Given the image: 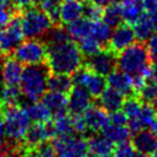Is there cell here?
<instances>
[{
  "label": "cell",
  "instance_id": "52",
  "mask_svg": "<svg viewBox=\"0 0 157 157\" xmlns=\"http://www.w3.org/2000/svg\"><path fill=\"white\" fill-rule=\"evenodd\" d=\"M0 117H1V105H0Z\"/></svg>",
  "mask_w": 157,
  "mask_h": 157
},
{
  "label": "cell",
  "instance_id": "5",
  "mask_svg": "<svg viewBox=\"0 0 157 157\" xmlns=\"http://www.w3.org/2000/svg\"><path fill=\"white\" fill-rule=\"evenodd\" d=\"M20 22L23 36L27 38H42L53 27L46 13L35 4L21 8Z\"/></svg>",
  "mask_w": 157,
  "mask_h": 157
},
{
  "label": "cell",
  "instance_id": "16",
  "mask_svg": "<svg viewBox=\"0 0 157 157\" xmlns=\"http://www.w3.org/2000/svg\"><path fill=\"white\" fill-rule=\"evenodd\" d=\"M88 150L91 157H110L113 155V150L116 144L111 142L108 137L99 134L94 133L87 139Z\"/></svg>",
  "mask_w": 157,
  "mask_h": 157
},
{
  "label": "cell",
  "instance_id": "4",
  "mask_svg": "<svg viewBox=\"0 0 157 157\" xmlns=\"http://www.w3.org/2000/svg\"><path fill=\"white\" fill-rule=\"evenodd\" d=\"M50 71L46 64L25 66L19 82L22 98L28 103L40 101L48 91V78Z\"/></svg>",
  "mask_w": 157,
  "mask_h": 157
},
{
  "label": "cell",
  "instance_id": "3",
  "mask_svg": "<svg viewBox=\"0 0 157 157\" xmlns=\"http://www.w3.org/2000/svg\"><path fill=\"white\" fill-rule=\"evenodd\" d=\"M1 119L8 147H20L31 124L25 106L21 104L1 106Z\"/></svg>",
  "mask_w": 157,
  "mask_h": 157
},
{
  "label": "cell",
  "instance_id": "7",
  "mask_svg": "<svg viewBox=\"0 0 157 157\" xmlns=\"http://www.w3.org/2000/svg\"><path fill=\"white\" fill-rule=\"evenodd\" d=\"M52 147L57 157H91L87 140L78 134L57 135L53 137Z\"/></svg>",
  "mask_w": 157,
  "mask_h": 157
},
{
  "label": "cell",
  "instance_id": "22",
  "mask_svg": "<svg viewBox=\"0 0 157 157\" xmlns=\"http://www.w3.org/2000/svg\"><path fill=\"white\" fill-rule=\"evenodd\" d=\"M119 4L121 7L123 21L127 25H133L142 15V0H119Z\"/></svg>",
  "mask_w": 157,
  "mask_h": 157
},
{
  "label": "cell",
  "instance_id": "26",
  "mask_svg": "<svg viewBox=\"0 0 157 157\" xmlns=\"http://www.w3.org/2000/svg\"><path fill=\"white\" fill-rule=\"evenodd\" d=\"M73 87L72 75L59 73H50L48 78V90L57 91V93L68 94Z\"/></svg>",
  "mask_w": 157,
  "mask_h": 157
},
{
  "label": "cell",
  "instance_id": "6",
  "mask_svg": "<svg viewBox=\"0 0 157 157\" xmlns=\"http://www.w3.org/2000/svg\"><path fill=\"white\" fill-rule=\"evenodd\" d=\"M12 56L22 65H39L46 61V44L40 38H28L21 42Z\"/></svg>",
  "mask_w": 157,
  "mask_h": 157
},
{
  "label": "cell",
  "instance_id": "36",
  "mask_svg": "<svg viewBox=\"0 0 157 157\" xmlns=\"http://www.w3.org/2000/svg\"><path fill=\"white\" fill-rule=\"evenodd\" d=\"M113 157H148L146 155L137 151L135 148L133 147L132 143L124 142L120 144H117L113 150Z\"/></svg>",
  "mask_w": 157,
  "mask_h": 157
},
{
  "label": "cell",
  "instance_id": "24",
  "mask_svg": "<svg viewBox=\"0 0 157 157\" xmlns=\"http://www.w3.org/2000/svg\"><path fill=\"white\" fill-rule=\"evenodd\" d=\"M31 123H50L52 120V113L42 101L30 102L25 106Z\"/></svg>",
  "mask_w": 157,
  "mask_h": 157
},
{
  "label": "cell",
  "instance_id": "40",
  "mask_svg": "<svg viewBox=\"0 0 157 157\" xmlns=\"http://www.w3.org/2000/svg\"><path fill=\"white\" fill-rule=\"evenodd\" d=\"M7 140H6V135H5V131H4V125H2V119L0 117V155L2 152L7 150Z\"/></svg>",
  "mask_w": 157,
  "mask_h": 157
},
{
  "label": "cell",
  "instance_id": "19",
  "mask_svg": "<svg viewBox=\"0 0 157 157\" xmlns=\"http://www.w3.org/2000/svg\"><path fill=\"white\" fill-rule=\"evenodd\" d=\"M106 84H109V87L118 90L119 93H121L125 97L135 95L132 78L120 69H114L113 72L109 74L106 76Z\"/></svg>",
  "mask_w": 157,
  "mask_h": 157
},
{
  "label": "cell",
  "instance_id": "21",
  "mask_svg": "<svg viewBox=\"0 0 157 157\" xmlns=\"http://www.w3.org/2000/svg\"><path fill=\"white\" fill-rule=\"evenodd\" d=\"M124 99H125V96L121 93H119L118 90L111 87H106L98 97V101H99L98 105H101L106 112L111 113L121 109Z\"/></svg>",
  "mask_w": 157,
  "mask_h": 157
},
{
  "label": "cell",
  "instance_id": "1",
  "mask_svg": "<svg viewBox=\"0 0 157 157\" xmlns=\"http://www.w3.org/2000/svg\"><path fill=\"white\" fill-rule=\"evenodd\" d=\"M84 57L73 39L46 44L45 64L50 73L73 75L83 66Z\"/></svg>",
  "mask_w": 157,
  "mask_h": 157
},
{
  "label": "cell",
  "instance_id": "42",
  "mask_svg": "<svg viewBox=\"0 0 157 157\" xmlns=\"http://www.w3.org/2000/svg\"><path fill=\"white\" fill-rule=\"evenodd\" d=\"M0 157H20V154H19V149L17 148H14V149H10V148H7V150L2 152Z\"/></svg>",
  "mask_w": 157,
  "mask_h": 157
},
{
  "label": "cell",
  "instance_id": "30",
  "mask_svg": "<svg viewBox=\"0 0 157 157\" xmlns=\"http://www.w3.org/2000/svg\"><path fill=\"white\" fill-rule=\"evenodd\" d=\"M51 125H52V128H53L54 136L75 134L73 128V123H72V117L68 113L52 118Z\"/></svg>",
  "mask_w": 157,
  "mask_h": 157
},
{
  "label": "cell",
  "instance_id": "45",
  "mask_svg": "<svg viewBox=\"0 0 157 157\" xmlns=\"http://www.w3.org/2000/svg\"><path fill=\"white\" fill-rule=\"evenodd\" d=\"M15 5H17L19 7H25V6L31 5L33 4V0H13Z\"/></svg>",
  "mask_w": 157,
  "mask_h": 157
},
{
  "label": "cell",
  "instance_id": "34",
  "mask_svg": "<svg viewBox=\"0 0 157 157\" xmlns=\"http://www.w3.org/2000/svg\"><path fill=\"white\" fill-rule=\"evenodd\" d=\"M38 6L44 10L46 15L52 21L53 25H59L60 23V6L61 0H43Z\"/></svg>",
  "mask_w": 157,
  "mask_h": 157
},
{
  "label": "cell",
  "instance_id": "41",
  "mask_svg": "<svg viewBox=\"0 0 157 157\" xmlns=\"http://www.w3.org/2000/svg\"><path fill=\"white\" fill-rule=\"evenodd\" d=\"M143 10H146L147 13H152L157 10V0H142Z\"/></svg>",
  "mask_w": 157,
  "mask_h": 157
},
{
  "label": "cell",
  "instance_id": "51",
  "mask_svg": "<svg viewBox=\"0 0 157 157\" xmlns=\"http://www.w3.org/2000/svg\"><path fill=\"white\" fill-rule=\"evenodd\" d=\"M43 0H33V4H35V5H38L39 2H42Z\"/></svg>",
  "mask_w": 157,
  "mask_h": 157
},
{
  "label": "cell",
  "instance_id": "12",
  "mask_svg": "<svg viewBox=\"0 0 157 157\" xmlns=\"http://www.w3.org/2000/svg\"><path fill=\"white\" fill-rule=\"evenodd\" d=\"M135 39H136V37L134 34L133 27L124 22V23H120L114 28V30L111 34V37L109 39L106 48L116 54H118L123 50L128 48L131 44H133L135 42Z\"/></svg>",
  "mask_w": 157,
  "mask_h": 157
},
{
  "label": "cell",
  "instance_id": "48",
  "mask_svg": "<svg viewBox=\"0 0 157 157\" xmlns=\"http://www.w3.org/2000/svg\"><path fill=\"white\" fill-rule=\"evenodd\" d=\"M4 88V80H2V76H1V72H0V93Z\"/></svg>",
  "mask_w": 157,
  "mask_h": 157
},
{
  "label": "cell",
  "instance_id": "28",
  "mask_svg": "<svg viewBox=\"0 0 157 157\" xmlns=\"http://www.w3.org/2000/svg\"><path fill=\"white\" fill-rule=\"evenodd\" d=\"M142 103L152 104V102L157 98V76L150 75L146 78L144 83L135 94Z\"/></svg>",
  "mask_w": 157,
  "mask_h": 157
},
{
  "label": "cell",
  "instance_id": "43",
  "mask_svg": "<svg viewBox=\"0 0 157 157\" xmlns=\"http://www.w3.org/2000/svg\"><path fill=\"white\" fill-rule=\"evenodd\" d=\"M89 1H91L95 5H97V6H99V7L104 8V7H106L108 5H110L114 0H89Z\"/></svg>",
  "mask_w": 157,
  "mask_h": 157
},
{
  "label": "cell",
  "instance_id": "38",
  "mask_svg": "<svg viewBox=\"0 0 157 157\" xmlns=\"http://www.w3.org/2000/svg\"><path fill=\"white\" fill-rule=\"evenodd\" d=\"M147 50L148 53L150 56V59L152 61L154 60H157V34L150 36L149 38L147 39Z\"/></svg>",
  "mask_w": 157,
  "mask_h": 157
},
{
  "label": "cell",
  "instance_id": "29",
  "mask_svg": "<svg viewBox=\"0 0 157 157\" xmlns=\"http://www.w3.org/2000/svg\"><path fill=\"white\" fill-rule=\"evenodd\" d=\"M105 23H108L111 28H116L117 25L123 23V15H121V7L119 1H112L110 5L104 7L103 16H102Z\"/></svg>",
  "mask_w": 157,
  "mask_h": 157
},
{
  "label": "cell",
  "instance_id": "27",
  "mask_svg": "<svg viewBox=\"0 0 157 157\" xmlns=\"http://www.w3.org/2000/svg\"><path fill=\"white\" fill-rule=\"evenodd\" d=\"M132 27L134 30V34H135V37H136V39H139V42L147 40L154 31L150 14L147 12H143L142 15L136 20V22Z\"/></svg>",
  "mask_w": 157,
  "mask_h": 157
},
{
  "label": "cell",
  "instance_id": "2",
  "mask_svg": "<svg viewBox=\"0 0 157 157\" xmlns=\"http://www.w3.org/2000/svg\"><path fill=\"white\" fill-rule=\"evenodd\" d=\"M117 67L131 78H149L151 73V59L143 42L133 43L117 54Z\"/></svg>",
  "mask_w": 157,
  "mask_h": 157
},
{
  "label": "cell",
  "instance_id": "11",
  "mask_svg": "<svg viewBox=\"0 0 157 157\" xmlns=\"http://www.w3.org/2000/svg\"><path fill=\"white\" fill-rule=\"evenodd\" d=\"M53 137L54 132L51 121L50 123H33L30 124L20 147L25 148V149L38 147L43 143L49 142Z\"/></svg>",
  "mask_w": 157,
  "mask_h": 157
},
{
  "label": "cell",
  "instance_id": "13",
  "mask_svg": "<svg viewBox=\"0 0 157 157\" xmlns=\"http://www.w3.org/2000/svg\"><path fill=\"white\" fill-rule=\"evenodd\" d=\"M69 114H82L93 104V96L80 84H74L67 94Z\"/></svg>",
  "mask_w": 157,
  "mask_h": 157
},
{
  "label": "cell",
  "instance_id": "32",
  "mask_svg": "<svg viewBox=\"0 0 157 157\" xmlns=\"http://www.w3.org/2000/svg\"><path fill=\"white\" fill-rule=\"evenodd\" d=\"M22 99L23 98H22L19 86H6V84H4V88L0 93V105L1 106L21 104Z\"/></svg>",
  "mask_w": 157,
  "mask_h": 157
},
{
  "label": "cell",
  "instance_id": "35",
  "mask_svg": "<svg viewBox=\"0 0 157 157\" xmlns=\"http://www.w3.org/2000/svg\"><path fill=\"white\" fill-rule=\"evenodd\" d=\"M78 49L82 52L84 58H87L89 56L96 53V52L99 51L101 49H103V48L101 46V44L98 43L96 39L94 38L91 35H89L87 37H84V38L78 40Z\"/></svg>",
  "mask_w": 157,
  "mask_h": 157
},
{
  "label": "cell",
  "instance_id": "33",
  "mask_svg": "<svg viewBox=\"0 0 157 157\" xmlns=\"http://www.w3.org/2000/svg\"><path fill=\"white\" fill-rule=\"evenodd\" d=\"M21 150L19 151L20 157H57L54 151L52 143H43L38 147L25 149V148L19 147ZM17 148V149H19Z\"/></svg>",
  "mask_w": 157,
  "mask_h": 157
},
{
  "label": "cell",
  "instance_id": "8",
  "mask_svg": "<svg viewBox=\"0 0 157 157\" xmlns=\"http://www.w3.org/2000/svg\"><path fill=\"white\" fill-rule=\"evenodd\" d=\"M83 66L102 76H108L117 67V54L108 48H103L96 53L86 58Z\"/></svg>",
  "mask_w": 157,
  "mask_h": 157
},
{
  "label": "cell",
  "instance_id": "10",
  "mask_svg": "<svg viewBox=\"0 0 157 157\" xmlns=\"http://www.w3.org/2000/svg\"><path fill=\"white\" fill-rule=\"evenodd\" d=\"M23 33L20 22V14L12 17L10 22L0 28V49L7 56L12 54L14 49L22 42Z\"/></svg>",
  "mask_w": 157,
  "mask_h": 157
},
{
  "label": "cell",
  "instance_id": "49",
  "mask_svg": "<svg viewBox=\"0 0 157 157\" xmlns=\"http://www.w3.org/2000/svg\"><path fill=\"white\" fill-rule=\"evenodd\" d=\"M152 108H154V110H155V113H156V116H157V98L152 102Z\"/></svg>",
  "mask_w": 157,
  "mask_h": 157
},
{
  "label": "cell",
  "instance_id": "14",
  "mask_svg": "<svg viewBox=\"0 0 157 157\" xmlns=\"http://www.w3.org/2000/svg\"><path fill=\"white\" fill-rule=\"evenodd\" d=\"M83 119L87 125L88 133H101L110 123V116L101 105L91 104L83 113Z\"/></svg>",
  "mask_w": 157,
  "mask_h": 157
},
{
  "label": "cell",
  "instance_id": "17",
  "mask_svg": "<svg viewBox=\"0 0 157 157\" xmlns=\"http://www.w3.org/2000/svg\"><path fill=\"white\" fill-rule=\"evenodd\" d=\"M52 113V117H58L68 113V97L67 94L48 90L40 99Z\"/></svg>",
  "mask_w": 157,
  "mask_h": 157
},
{
  "label": "cell",
  "instance_id": "20",
  "mask_svg": "<svg viewBox=\"0 0 157 157\" xmlns=\"http://www.w3.org/2000/svg\"><path fill=\"white\" fill-rule=\"evenodd\" d=\"M83 15L82 0H65L60 6V23L69 25Z\"/></svg>",
  "mask_w": 157,
  "mask_h": 157
},
{
  "label": "cell",
  "instance_id": "39",
  "mask_svg": "<svg viewBox=\"0 0 157 157\" xmlns=\"http://www.w3.org/2000/svg\"><path fill=\"white\" fill-rule=\"evenodd\" d=\"M109 116H110V123L117 124V125H127V117L121 111V109L109 113Z\"/></svg>",
  "mask_w": 157,
  "mask_h": 157
},
{
  "label": "cell",
  "instance_id": "15",
  "mask_svg": "<svg viewBox=\"0 0 157 157\" xmlns=\"http://www.w3.org/2000/svg\"><path fill=\"white\" fill-rule=\"evenodd\" d=\"M132 134L133 147L143 155L151 157L157 150V137L154 132L149 128H143Z\"/></svg>",
  "mask_w": 157,
  "mask_h": 157
},
{
  "label": "cell",
  "instance_id": "44",
  "mask_svg": "<svg viewBox=\"0 0 157 157\" xmlns=\"http://www.w3.org/2000/svg\"><path fill=\"white\" fill-rule=\"evenodd\" d=\"M150 17H151V23H152V29L154 31L157 33V10L155 12L150 13Z\"/></svg>",
  "mask_w": 157,
  "mask_h": 157
},
{
  "label": "cell",
  "instance_id": "23",
  "mask_svg": "<svg viewBox=\"0 0 157 157\" xmlns=\"http://www.w3.org/2000/svg\"><path fill=\"white\" fill-rule=\"evenodd\" d=\"M102 134L105 135L116 146L129 141L131 135H132L127 125H117L112 123H109L105 126V128L102 131Z\"/></svg>",
  "mask_w": 157,
  "mask_h": 157
},
{
  "label": "cell",
  "instance_id": "47",
  "mask_svg": "<svg viewBox=\"0 0 157 157\" xmlns=\"http://www.w3.org/2000/svg\"><path fill=\"white\" fill-rule=\"evenodd\" d=\"M150 129H151L152 132H154V134H155V135H156V137H157V119L155 120V123H154L151 126H150Z\"/></svg>",
  "mask_w": 157,
  "mask_h": 157
},
{
  "label": "cell",
  "instance_id": "46",
  "mask_svg": "<svg viewBox=\"0 0 157 157\" xmlns=\"http://www.w3.org/2000/svg\"><path fill=\"white\" fill-rule=\"evenodd\" d=\"M151 73L152 75L157 76V60H154V63L151 65Z\"/></svg>",
  "mask_w": 157,
  "mask_h": 157
},
{
  "label": "cell",
  "instance_id": "50",
  "mask_svg": "<svg viewBox=\"0 0 157 157\" xmlns=\"http://www.w3.org/2000/svg\"><path fill=\"white\" fill-rule=\"evenodd\" d=\"M4 58H5V53L2 52V50L0 49V65H1V63H2V60H4Z\"/></svg>",
  "mask_w": 157,
  "mask_h": 157
},
{
  "label": "cell",
  "instance_id": "37",
  "mask_svg": "<svg viewBox=\"0 0 157 157\" xmlns=\"http://www.w3.org/2000/svg\"><path fill=\"white\" fill-rule=\"evenodd\" d=\"M103 10L102 7L95 5L89 0H83V16L89 19L90 21H99L103 16Z\"/></svg>",
  "mask_w": 157,
  "mask_h": 157
},
{
  "label": "cell",
  "instance_id": "25",
  "mask_svg": "<svg viewBox=\"0 0 157 157\" xmlns=\"http://www.w3.org/2000/svg\"><path fill=\"white\" fill-rule=\"evenodd\" d=\"M94 22L90 21L87 17H78V20H75L73 22H71L69 25H67V31H68L71 38L74 40H80V39L87 37L91 34V29H93Z\"/></svg>",
  "mask_w": 157,
  "mask_h": 157
},
{
  "label": "cell",
  "instance_id": "18",
  "mask_svg": "<svg viewBox=\"0 0 157 157\" xmlns=\"http://www.w3.org/2000/svg\"><path fill=\"white\" fill-rule=\"evenodd\" d=\"M23 71L22 64L10 56L4 58L1 63V76L6 86H19L21 74Z\"/></svg>",
  "mask_w": 157,
  "mask_h": 157
},
{
  "label": "cell",
  "instance_id": "31",
  "mask_svg": "<svg viewBox=\"0 0 157 157\" xmlns=\"http://www.w3.org/2000/svg\"><path fill=\"white\" fill-rule=\"evenodd\" d=\"M111 34H112V28L108 23H105L103 20L94 22L91 34L90 35L101 44L102 48H106V45L109 43V39L111 37Z\"/></svg>",
  "mask_w": 157,
  "mask_h": 157
},
{
  "label": "cell",
  "instance_id": "53",
  "mask_svg": "<svg viewBox=\"0 0 157 157\" xmlns=\"http://www.w3.org/2000/svg\"><path fill=\"white\" fill-rule=\"evenodd\" d=\"M110 157H111V156H110Z\"/></svg>",
  "mask_w": 157,
  "mask_h": 157
},
{
  "label": "cell",
  "instance_id": "9",
  "mask_svg": "<svg viewBox=\"0 0 157 157\" xmlns=\"http://www.w3.org/2000/svg\"><path fill=\"white\" fill-rule=\"evenodd\" d=\"M74 84H80L88 90V93L93 96V98H98L99 95L106 88V78L99 74L82 66L72 75Z\"/></svg>",
  "mask_w": 157,
  "mask_h": 157
}]
</instances>
